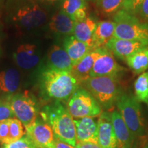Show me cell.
<instances>
[{
    "label": "cell",
    "instance_id": "cell-33",
    "mask_svg": "<svg viewBox=\"0 0 148 148\" xmlns=\"http://www.w3.org/2000/svg\"><path fill=\"white\" fill-rule=\"evenodd\" d=\"M75 148H101L97 143H89V142H82V143H77Z\"/></svg>",
    "mask_w": 148,
    "mask_h": 148
},
{
    "label": "cell",
    "instance_id": "cell-12",
    "mask_svg": "<svg viewBox=\"0 0 148 148\" xmlns=\"http://www.w3.org/2000/svg\"><path fill=\"white\" fill-rule=\"evenodd\" d=\"M13 59L16 65L21 69H31L39 62L40 53L35 45L22 44L14 51Z\"/></svg>",
    "mask_w": 148,
    "mask_h": 148
},
{
    "label": "cell",
    "instance_id": "cell-16",
    "mask_svg": "<svg viewBox=\"0 0 148 148\" xmlns=\"http://www.w3.org/2000/svg\"><path fill=\"white\" fill-rule=\"evenodd\" d=\"M48 68L57 71L71 72L73 64L64 48L52 45L47 53Z\"/></svg>",
    "mask_w": 148,
    "mask_h": 148
},
{
    "label": "cell",
    "instance_id": "cell-28",
    "mask_svg": "<svg viewBox=\"0 0 148 148\" xmlns=\"http://www.w3.org/2000/svg\"><path fill=\"white\" fill-rule=\"evenodd\" d=\"M2 148H36L34 144L27 136H23L16 141L4 144L2 145Z\"/></svg>",
    "mask_w": 148,
    "mask_h": 148
},
{
    "label": "cell",
    "instance_id": "cell-22",
    "mask_svg": "<svg viewBox=\"0 0 148 148\" xmlns=\"http://www.w3.org/2000/svg\"><path fill=\"white\" fill-rule=\"evenodd\" d=\"M62 10L75 23L87 17V5L84 0H64Z\"/></svg>",
    "mask_w": 148,
    "mask_h": 148
},
{
    "label": "cell",
    "instance_id": "cell-8",
    "mask_svg": "<svg viewBox=\"0 0 148 148\" xmlns=\"http://www.w3.org/2000/svg\"><path fill=\"white\" fill-rule=\"evenodd\" d=\"M14 117L21 122L25 130L30 128L37 119L36 103L27 94L18 93L8 99Z\"/></svg>",
    "mask_w": 148,
    "mask_h": 148
},
{
    "label": "cell",
    "instance_id": "cell-10",
    "mask_svg": "<svg viewBox=\"0 0 148 148\" xmlns=\"http://www.w3.org/2000/svg\"><path fill=\"white\" fill-rule=\"evenodd\" d=\"M26 136L36 148H52L55 137L50 125L42 120L36 119L30 128L26 130Z\"/></svg>",
    "mask_w": 148,
    "mask_h": 148
},
{
    "label": "cell",
    "instance_id": "cell-35",
    "mask_svg": "<svg viewBox=\"0 0 148 148\" xmlns=\"http://www.w3.org/2000/svg\"><path fill=\"white\" fill-rule=\"evenodd\" d=\"M45 1H49V2H54V1H59V0H45Z\"/></svg>",
    "mask_w": 148,
    "mask_h": 148
},
{
    "label": "cell",
    "instance_id": "cell-3",
    "mask_svg": "<svg viewBox=\"0 0 148 148\" xmlns=\"http://www.w3.org/2000/svg\"><path fill=\"white\" fill-rule=\"evenodd\" d=\"M115 29L113 38L134 40L148 45V24L134 14L121 9L113 15Z\"/></svg>",
    "mask_w": 148,
    "mask_h": 148
},
{
    "label": "cell",
    "instance_id": "cell-19",
    "mask_svg": "<svg viewBox=\"0 0 148 148\" xmlns=\"http://www.w3.org/2000/svg\"><path fill=\"white\" fill-rule=\"evenodd\" d=\"M96 25L97 22L92 18L87 16L82 21L75 23L73 36L79 41L87 44L95 49L92 43V38Z\"/></svg>",
    "mask_w": 148,
    "mask_h": 148
},
{
    "label": "cell",
    "instance_id": "cell-9",
    "mask_svg": "<svg viewBox=\"0 0 148 148\" xmlns=\"http://www.w3.org/2000/svg\"><path fill=\"white\" fill-rule=\"evenodd\" d=\"M116 62L113 53L105 47H102L101 54L97 57L89 73L90 77L116 76L119 77L125 71Z\"/></svg>",
    "mask_w": 148,
    "mask_h": 148
},
{
    "label": "cell",
    "instance_id": "cell-1",
    "mask_svg": "<svg viewBox=\"0 0 148 148\" xmlns=\"http://www.w3.org/2000/svg\"><path fill=\"white\" fill-rule=\"evenodd\" d=\"M42 120L50 125L56 139L76 146V134L73 119L61 101H56L42 108Z\"/></svg>",
    "mask_w": 148,
    "mask_h": 148
},
{
    "label": "cell",
    "instance_id": "cell-29",
    "mask_svg": "<svg viewBox=\"0 0 148 148\" xmlns=\"http://www.w3.org/2000/svg\"><path fill=\"white\" fill-rule=\"evenodd\" d=\"M12 118H14V115L8 101L0 102V122Z\"/></svg>",
    "mask_w": 148,
    "mask_h": 148
},
{
    "label": "cell",
    "instance_id": "cell-24",
    "mask_svg": "<svg viewBox=\"0 0 148 148\" xmlns=\"http://www.w3.org/2000/svg\"><path fill=\"white\" fill-rule=\"evenodd\" d=\"M125 62L135 74L145 72L148 68V45L130 56Z\"/></svg>",
    "mask_w": 148,
    "mask_h": 148
},
{
    "label": "cell",
    "instance_id": "cell-30",
    "mask_svg": "<svg viewBox=\"0 0 148 148\" xmlns=\"http://www.w3.org/2000/svg\"><path fill=\"white\" fill-rule=\"evenodd\" d=\"M143 1L144 0H125L122 9L136 16Z\"/></svg>",
    "mask_w": 148,
    "mask_h": 148
},
{
    "label": "cell",
    "instance_id": "cell-18",
    "mask_svg": "<svg viewBox=\"0 0 148 148\" xmlns=\"http://www.w3.org/2000/svg\"><path fill=\"white\" fill-rule=\"evenodd\" d=\"M63 47L71 59L73 66L82 60L90 51L93 50L91 47L76 39L73 35L64 38Z\"/></svg>",
    "mask_w": 148,
    "mask_h": 148
},
{
    "label": "cell",
    "instance_id": "cell-14",
    "mask_svg": "<svg viewBox=\"0 0 148 148\" xmlns=\"http://www.w3.org/2000/svg\"><path fill=\"white\" fill-rule=\"evenodd\" d=\"M110 117L117 143L116 148H132L134 136L127 128L119 111L111 112Z\"/></svg>",
    "mask_w": 148,
    "mask_h": 148
},
{
    "label": "cell",
    "instance_id": "cell-31",
    "mask_svg": "<svg viewBox=\"0 0 148 148\" xmlns=\"http://www.w3.org/2000/svg\"><path fill=\"white\" fill-rule=\"evenodd\" d=\"M9 123L10 119L0 122V143L2 145L9 143Z\"/></svg>",
    "mask_w": 148,
    "mask_h": 148
},
{
    "label": "cell",
    "instance_id": "cell-37",
    "mask_svg": "<svg viewBox=\"0 0 148 148\" xmlns=\"http://www.w3.org/2000/svg\"><path fill=\"white\" fill-rule=\"evenodd\" d=\"M84 1H96V0H84Z\"/></svg>",
    "mask_w": 148,
    "mask_h": 148
},
{
    "label": "cell",
    "instance_id": "cell-5",
    "mask_svg": "<svg viewBox=\"0 0 148 148\" xmlns=\"http://www.w3.org/2000/svg\"><path fill=\"white\" fill-rule=\"evenodd\" d=\"M116 104L122 119L133 136H142L145 131V125L140 104L136 97L120 92Z\"/></svg>",
    "mask_w": 148,
    "mask_h": 148
},
{
    "label": "cell",
    "instance_id": "cell-27",
    "mask_svg": "<svg viewBox=\"0 0 148 148\" xmlns=\"http://www.w3.org/2000/svg\"><path fill=\"white\" fill-rule=\"evenodd\" d=\"M24 134V126L21 122L15 117L10 119L9 123V143L20 139L23 137Z\"/></svg>",
    "mask_w": 148,
    "mask_h": 148
},
{
    "label": "cell",
    "instance_id": "cell-32",
    "mask_svg": "<svg viewBox=\"0 0 148 148\" xmlns=\"http://www.w3.org/2000/svg\"><path fill=\"white\" fill-rule=\"evenodd\" d=\"M136 16L142 22L148 24V0H144L141 3Z\"/></svg>",
    "mask_w": 148,
    "mask_h": 148
},
{
    "label": "cell",
    "instance_id": "cell-36",
    "mask_svg": "<svg viewBox=\"0 0 148 148\" xmlns=\"http://www.w3.org/2000/svg\"><path fill=\"white\" fill-rule=\"evenodd\" d=\"M143 148H148V144H147L145 146H144Z\"/></svg>",
    "mask_w": 148,
    "mask_h": 148
},
{
    "label": "cell",
    "instance_id": "cell-13",
    "mask_svg": "<svg viewBox=\"0 0 148 148\" xmlns=\"http://www.w3.org/2000/svg\"><path fill=\"white\" fill-rule=\"evenodd\" d=\"M147 45L143 42L112 38L105 45L114 56L122 60H126L130 56L145 47Z\"/></svg>",
    "mask_w": 148,
    "mask_h": 148
},
{
    "label": "cell",
    "instance_id": "cell-25",
    "mask_svg": "<svg viewBox=\"0 0 148 148\" xmlns=\"http://www.w3.org/2000/svg\"><path fill=\"white\" fill-rule=\"evenodd\" d=\"M134 88L136 99L148 105V72H143L137 77Z\"/></svg>",
    "mask_w": 148,
    "mask_h": 148
},
{
    "label": "cell",
    "instance_id": "cell-15",
    "mask_svg": "<svg viewBox=\"0 0 148 148\" xmlns=\"http://www.w3.org/2000/svg\"><path fill=\"white\" fill-rule=\"evenodd\" d=\"M77 143L89 142L98 144L97 122L92 117L73 119Z\"/></svg>",
    "mask_w": 148,
    "mask_h": 148
},
{
    "label": "cell",
    "instance_id": "cell-6",
    "mask_svg": "<svg viewBox=\"0 0 148 148\" xmlns=\"http://www.w3.org/2000/svg\"><path fill=\"white\" fill-rule=\"evenodd\" d=\"M66 108L75 119L97 117L101 114V107L87 90L78 88L73 92L66 103Z\"/></svg>",
    "mask_w": 148,
    "mask_h": 148
},
{
    "label": "cell",
    "instance_id": "cell-23",
    "mask_svg": "<svg viewBox=\"0 0 148 148\" xmlns=\"http://www.w3.org/2000/svg\"><path fill=\"white\" fill-rule=\"evenodd\" d=\"M20 74L17 70L10 68L0 73V91L12 94L19 87Z\"/></svg>",
    "mask_w": 148,
    "mask_h": 148
},
{
    "label": "cell",
    "instance_id": "cell-2",
    "mask_svg": "<svg viewBox=\"0 0 148 148\" xmlns=\"http://www.w3.org/2000/svg\"><path fill=\"white\" fill-rule=\"evenodd\" d=\"M40 82L46 95L59 101H68L80 84L71 72L49 68L42 73Z\"/></svg>",
    "mask_w": 148,
    "mask_h": 148
},
{
    "label": "cell",
    "instance_id": "cell-34",
    "mask_svg": "<svg viewBox=\"0 0 148 148\" xmlns=\"http://www.w3.org/2000/svg\"><path fill=\"white\" fill-rule=\"evenodd\" d=\"M52 148H75V147L55 138Z\"/></svg>",
    "mask_w": 148,
    "mask_h": 148
},
{
    "label": "cell",
    "instance_id": "cell-21",
    "mask_svg": "<svg viewBox=\"0 0 148 148\" xmlns=\"http://www.w3.org/2000/svg\"><path fill=\"white\" fill-rule=\"evenodd\" d=\"M74 26L75 22L62 10L54 14L49 23V29L52 32L66 36L73 35Z\"/></svg>",
    "mask_w": 148,
    "mask_h": 148
},
{
    "label": "cell",
    "instance_id": "cell-20",
    "mask_svg": "<svg viewBox=\"0 0 148 148\" xmlns=\"http://www.w3.org/2000/svg\"><path fill=\"white\" fill-rule=\"evenodd\" d=\"M114 29L115 23L113 21L105 20L97 22L92 38L94 49L104 47L113 38Z\"/></svg>",
    "mask_w": 148,
    "mask_h": 148
},
{
    "label": "cell",
    "instance_id": "cell-17",
    "mask_svg": "<svg viewBox=\"0 0 148 148\" xmlns=\"http://www.w3.org/2000/svg\"><path fill=\"white\" fill-rule=\"evenodd\" d=\"M102 47L95 49L86 54L76 64L73 66L71 73L79 82H84L89 78V73L92 69L94 62L101 54Z\"/></svg>",
    "mask_w": 148,
    "mask_h": 148
},
{
    "label": "cell",
    "instance_id": "cell-26",
    "mask_svg": "<svg viewBox=\"0 0 148 148\" xmlns=\"http://www.w3.org/2000/svg\"><path fill=\"white\" fill-rule=\"evenodd\" d=\"M98 10L104 16H110L123 8L125 0H96Z\"/></svg>",
    "mask_w": 148,
    "mask_h": 148
},
{
    "label": "cell",
    "instance_id": "cell-4",
    "mask_svg": "<svg viewBox=\"0 0 148 148\" xmlns=\"http://www.w3.org/2000/svg\"><path fill=\"white\" fill-rule=\"evenodd\" d=\"M116 76L89 77L83 83L87 90L106 110L112 108L120 94Z\"/></svg>",
    "mask_w": 148,
    "mask_h": 148
},
{
    "label": "cell",
    "instance_id": "cell-7",
    "mask_svg": "<svg viewBox=\"0 0 148 148\" xmlns=\"http://www.w3.org/2000/svg\"><path fill=\"white\" fill-rule=\"evenodd\" d=\"M13 20L21 27L29 30L45 24L47 21V13L38 3L26 0L17 5Z\"/></svg>",
    "mask_w": 148,
    "mask_h": 148
},
{
    "label": "cell",
    "instance_id": "cell-11",
    "mask_svg": "<svg viewBox=\"0 0 148 148\" xmlns=\"http://www.w3.org/2000/svg\"><path fill=\"white\" fill-rule=\"evenodd\" d=\"M97 140L101 148H116L117 143L114 135L110 113L101 112L97 121Z\"/></svg>",
    "mask_w": 148,
    "mask_h": 148
}]
</instances>
